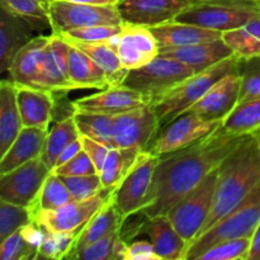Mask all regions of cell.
Masks as SVG:
<instances>
[{"mask_svg":"<svg viewBox=\"0 0 260 260\" xmlns=\"http://www.w3.org/2000/svg\"><path fill=\"white\" fill-rule=\"evenodd\" d=\"M244 136L218 128L201 141L160 156L152 179L146 217L165 215L187 193L215 172Z\"/></svg>","mask_w":260,"mask_h":260,"instance_id":"6da1fadb","label":"cell"},{"mask_svg":"<svg viewBox=\"0 0 260 260\" xmlns=\"http://www.w3.org/2000/svg\"><path fill=\"white\" fill-rule=\"evenodd\" d=\"M259 183L260 145L256 136L246 135L218 167L213 206L202 233L236 207Z\"/></svg>","mask_w":260,"mask_h":260,"instance_id":"7a4b0ae2","label":"cell"},{"mask_svg":"<svg viewBox=\"0 0 260 260\" xmlns=\"http://www.w3.org/2000/svg\"><path fill=\"white\" fill-rule=\"evenodd\" d=\"M239 69L240 60L236 56H231L207 70L193 74L165 95L160 96L157 101L151 103L159 118L160 128L182 113L189 111L220 79Z\"/></svg>","mask_w":260,"mask_h":260,"instance_id":"3957f363","label":"cell"},{"mask_svg":"<svg viewBox=\"0 0 260 260\" xmlns=\"http://www.w3.org/2000/svg\"><path fill=\"white\" fill-rule=\"evenodd\" d=\"M260 222V183L236 207L203 231L187 249L184 260H197L211 246L233 239L253 238Z\"/></svg>","mask_w":260,"mask_h":260,"instance_id":"277c9868","label":"cell"},{"mask_svg":"<svg viewBox=\"0 0 260 260\" xmlns=\"http://www.w3.org/2000/svg\"><path fill=\"white\" fill-rule=\"evenodd\" d=\"M217 169L165 213L175 230L185 240L188 248L201 235L210 217L217 183Z\"/></svg>","mask_w":260,"mask_h":260,"instance_id":"5b68a950","label":"cell"},{"mask_svg":"<svg viewBox=\"0 0 260 260\" xmlns=\"http://www.w3.org/2000/svg\"><path fill=\"white\" fill-rule=\"evenodd\" d=\"M259 13L260 9L256 3L198 0L196 4L180 13L175 20L223 33L226 30L244 27Z\"/></svg>","mask_w":260,"mask_h":260,"instance_id":"8992f818","label":"cell"},{"mask_svg":"<svg viewBox=\"0 0 260 260\" xmlns=\"http://www.w3.org/2000/svg\"><path fill=\"white\" fill-rule=\"evenodd\" d=\"M194 74L187 65L175 58L159 55L135 70H128L123 85L144 94L151 103Z\"/></svg>","mask_w":260,"mask_h":260,"instance_id":"52a82bcc","label":"cell"},{"mask_svg":"<svg viewBox=\"0 0 260 260\" xmlns=\"http://www.w3.org/2000/svg\"><path fill=\"white\" fill-rule=\"evenodd\" d=\"M160 156L141 151L126 177L113 190V202L124 221L141 212L150 201L152 179Z\"/></svg>","mask_w":260,"mask_h":260,"instance_id":"ba28073f","label":"cell"},{"mask_svg":"<svg viewBox=\"0 0 260 260\" xmlns=\"http://www.w3.org/2000/svg\"><path fill=\"white\" fill-rule=\"evenodd\" d=\"M52 33L93 25H119L123 23L118 7L91 5L66 0H46Z\"/></svg>","mask_w":260,"mask_h":260,"instance_id":"9c48e42d","label":"cell"},{"mask_svg":"<svg viewBox=\"0 0 260 260\" xmlns=\"http://www.w3.org/2000/svg\"><path fill=\"white\" fill-rule=\"evenodd\" d=\"M221 124L222 121H210L196 112L187 111L160 128L147 151L156 156L178 151L210 136Z\"/></svg>","mask_w":260,"mask_h":260,"instance_id":"30bf717a","label":"cell"},{"mask_svg":"<svg viewBox=\"0 0 260 260\" xmlns=\"http://www.w3.org/2000/svg\"><path fill=\"white\" fill-rule=\"evenodd\" d=\"M113 188H103L93 197L83 201H73L57 210L41 211L35 216L47 233H76L108 202L113 196Z\"/></svg>","mask_w":260,"mask_h":260,"instance_id":"8fae6325","label":"cell"},{"mask_svg":"<svg viewBox=\"0 0 260 260\" xmlns=\"http://www.w3.org/2000/svg\"><path fill=\"white\" fill-rule=\"evenodd\" d=\"M160 131L159 118L151 104L117 114L113 123L116 147L147 151Z\"/></svg>","mask_w":260,"mask_h":260,"instance_id":"7c38bea8","label":"cell"},{"mask_svg":"<svg viewBox=\"0 0 260 260\" xmlns=\"http://www.w3.org/2000/svg\"><path fill=\"white\" fill-rule=\"evenodd\" d=\"M52 170L40 157L0 175V200L30 207Z\"/></svg>","mask_w":260,"mask_h":260,"instance_id":"4fadbf2b","label":"cell"},{"mask_svg":"<svg viewBox=\"0 0 260 260\" xmlns=\"http://www.w3.org/2000/svg\"><path fill=\"white\" fill-rule=\"evenodd\" d=\"M119 231L126 233L127 238H135L142 234L146 235L160 260H184L187 243L165 215L155 217H146L144 215L141 222L129 225L127 229L121 226Z\"/></svg>","mask_w":260,"mask_h":260,"instance_id":"5bb4252c","label":"cell"},{"mask_svg":"<svg viewBox=\"0 0 260 260\" xmlns=\"http://www.w3.org/2000/svg\"><path fill=\"white\" fill-rule=\"evenodd\" d=\"M117 53L126 70H135L159 56L160 47L151 28L123 22L117 36Z\"/></svg>","mask_w":260,"mask_h":260,"instance_id":"9a60e30c","label":"cell"},{"mask_svg":"<svg viewBox=\"0 0 260 260\" xmlns=\"http://www.w3.org/2000/svg\"><path fill=\"white\" fill-rule=\"evenodd\" d=\"M198 0H122L118 10L123 22L156 27L177 19Z\"/></svg>","mask_w":260,"mask_h":260,"instance_id":"2e32d148","label":"cell"},{"mask_svg":"<svg viewBox=\"0 0 260 260\" xmlns=\"http://www.w3.org/2000/svg\"><path fill=\"white\" fill-rule=\"evenodd\" d=\"M149 104H151L149 98L123 84L108 86L98 93L74 101L76 112H93L113 116Z\"/></svg>","mask_w":260,"mask_h":260,"instance_id":"e0dca14e","label":"cell"},{"mask_svg":"<svg viewBox=\"0 0 260 260\" xmlns=\"http://www.w3.org/2000/svg\"><path fill=\"white\" fill-rule=\"evenodd\" d=\"M241 90L240 69L217 81L189 111L210 121H222L239 104Z\"/></svg>","mask_w":260,"mask_h":260,"instance_id":"ac0fdd59","label":"cell"},{"mask_svg":"<svg viewBox=\"0 0 260 260\" xmlns=\"http://www.w3.org/2000/svg\"><path fill=\"white\" fill-rule=\"evenodd\" d=\"M33 23L0 5V71L9 70L15 55L36 37Z\"/></svg>","mask_w":260,"mask_h":260,"instance_id":"d6986e66","label":"cell"},{"mask_svg":"<svg viewBox=\"0 0 260 260\" xmlns=\"http://www.w3.org/2000/svg\"><path fill=\"white\" fill-rule=\"evenodd\" d=\"M70 45L60 35L51 33L40 76V89L51 91L75 90L69 79Z\"/></svg>","mask_w":260,"mask_h":260,"instance_id":"ffe728a7","label":"cell"},{"mask_svg":"<svg viewBox=\"0 0 260 260\" xmlns=\"http://www.w3.org/2000/svg\"><path fill=\"white\" fill-rule=\"evenodd\" d=\"M159 55L175 58L180 61L196 73L212 68L222 62L226 58L234 56L231 48L222 38L211 42L196 43V45L183 46V47L161 48Z\"/></svg>","mask_w":260,"mask_h":260,"instance_id":"44dd1931","label":"cell"},{"mask_svg":"<svg viewBox=\"0 0 260 260\" xmlns=\"http://www.w3.org/2000/svg\"><path fill=\"white\" fill-rule=\"evenodd\" d=\"M48 41L50 36H36L15 55L8 70L14 84L40 89V76Z\"/></svg>","mask_w":260,"mask_h":260,"instance_id":"7402d4cb","label":"cell"},{"mask_svg":"<svg viewBox=\"0 0 260 260\" xmlns=\"http://www.w3.org/2000/svg\"><path fill=\"white\" fill-rule=\"evenodd\" d=\"M17 103L23 127H41L50 129L55 103L53 91L17 85Z\"/></svg>","mask_w":260,"mask_h":260,"instance_id":"603a6c76","label":"cell"},{"mask_svg":"<svg viewBox=\"0 0 260 260\" xmlns=\"http://www.w3.org/2000/svg\"><path fill=\"white\" fill-rule=\"evenodd\" d=\"M48 129L41 127H23L8 151L0 156V175L40 157L45 149Z\"/></svg>","mask_w":260,"mask_h":260,"instance_id":"cb8c5ba5","label":"cell"},{"mask_svg":"<svg viewBox=\"0 0 260 260\" xmlns=\"http://www.w3.org/2000/svg\"><path fill=\"white\" fill-rule=\"evenodd\" d=\"M151 30L156 37L160 50L211 42L222 38V33L217 30L207 29L200 25L178 22V20H172L161 25L151 27Z\"/></svg>","mask_w":260,"mask_h":260,"instance_id":"d4e9b609","label":"cell"},{"mask_svg":"<svg viewBox=\"0 0 260 260\" xmlns=\"http://www.w3.org/2000/svg\"><path fill=\"white\" fill-rule=\"evenodd\" d=\"M61 37L70 45L80 48L83 52H85L89 57H91V60L95 61L106 71L109 80V86L123 84L128 70L123 68L118 57V53H117V37L106 41H95V42L73 40V38L63 37V36H61Z\"/></svg>","mask_w":260,"mask_h":260,"instance_id":"484cf974","label":"cell"},{"mask_svg":"<svg viewBox=\"0 0 260 260\" xmlns=\"http://www.w3.org/2000/svg\"><path fill=\"white\" fill-rule=\"evenodd\" d=\"M22 128L17 85L12 79H3L0 84V156L8 151Z\"/></svg>","mask_w":260,"mask_h":260,"instance_id":"4316f807","label":"cell"},{"mask_svg":"<svg viewBox=\"0 0 260 260\" xmlns=\"http://www.w3.org/2000/svg\"><path fill=\"white\" fill-rule=\"evenodd\" d=\"M70 45V43H69ZM69 79L74 89H106L109 86L106 71L75 46L69 50Z\"/></svg>","mask_w":260,"mask_h":260,"instance_id":"83f0119b","label":"cell"},{"mask_svg":"<svg viewBox=\"0 0 260 260\" xmlns=\"http://www.w3.org/2000/svg\"><path fill=\"white\" fill-rule=\"evenodd\" d=\"M122 223H123V220L119 216L118 210L113 202V198H111L81 229L80 234L75 241V245L66 259H70L74 254L78 253L79 250L85 248L89 244L109 235L113 231L119 230Z\"/></svg>","mask_w":260,"mask_h":260,"instance_id":"f1b7e54d","label":"cell"},{"mask_svg":"<svg viewBox=\"0 0 260 260\" xmlns=\"http://www.w3.org/2000/svg\"><path fill=\"white\" fill-rule=\"evenodd\" d=\"M79 137H80V132H79L74 117L53 122L48 129L47 140H46L41 159L51 170H53L61 152Z\"/></svg>","mask_w":260,"mask_h":260,"instance_id":"f546056e","label":"cell"},{"mask_svg":"<svg viewBox=\"0 0 260 260\" xmlns=\"http://www.w3.org/2000/svg\"><path fill=\"white\" fill-rule=\"evenodd\" d=\"M221 128L229 134L246 136L260 134V98L239 103L223 119Z\"/></svg>","mask_w":260,"mask_h":260,"instance_id":"4dcf8cb0","label":"cell"},{"mask_svg":"<svg viewBox=\"0 0 260 260\" xmlns=\"http://www.w3.org/2000/svg\"><path fill=\"white\" fill-rule=\"evenodd\" d=\"M141 150L113 147L109 150L99 175L104 188H116L134 167Z\"/></svg>","mask_w":260,"mask_h":260,"instance_id":"1f68e13d","label":"cell"},{"mask_svg":"<svg viewBox=\"0 0 260 260\" xmlns=\"http://www.w3.org/2000/svg\"><path fill=\"white\" fill-rule=\"evenodd\" d=\"M74 118L80 136L90 137L111 149L116 147L113 140V123L116 116L93 112H75Z\"/></svg>","mask_w":260,"mask_h":260,"instance_id":"d6a6232c","label":"cell"},{"mask_svg":"<svg viewBox=\"0 0 260 260\" xmlns=\"http://www.w3.org/2000/svg\"><path fill=\"white\" fill-rule=\"evenodd\" d=\"M73 201V197H71L70 192H69L68 187L62 182V179L57 174L51 172V174L48 175L45 184H43L42 189H41L40 194H38L37 200L33 203V206L29 207L33 216V221H35V216L41 211L57 210V208L62 207V206L68 205Z\"/></svg>","mask_w":260,"mask_h":260,"instance_id":"836d02e7","label":"cell"},{"mask_svg":"<svg viewBox=\"0 0 260 260\" xmlns=\"http://www.w3.org/2000/svg\"><path fill=\"white\" fill-rule=\"evenodd\" d=\"M222 40L240 61L260 56V38L246 29L245 25L223 32Z\"/></svg>","mask_w":260,"mask_h":260,"instance_id":"e575fe53","label":"cell"},{"mask_svg":"<svg viewBox=\"0 0 260 260\" xmlns=\"http://www.w3.org/2000/svg\"><path fill=\"white\" fill-rule=\"evenodd\" d=\"M251 236L218 243L201 254L197 260H249Z\"/></svg>","mask_w":260,"mask_h":260,"instance_id":"d590c367","label":"cell"},{"mask_svg":"<svg viewBox=\"0 0 260 260\" xmlns=\"http://www.w3.org/2000/svg\"><path fill=\"white\" fill-rule=\"evenodd\" d=\"M30 222L33 216L29 207L0 200V241Z\"/></svg>","mask_w":260,"mask_h":260,"instance_id":"8d00e7d4","label":"cell"},{"mask_svg":"<svg viewBox=\"0 0 260 260\" xmlns=\"http://www.w3.org/2000/svg\"><path fill=\"white\" fill-rule=\"evenodd\" d=\"M80 231L76 233H46L40 248H38V259H66L73 250L75 241Z\"/></svg>","mask_w":260,"mask_h":260,"instance_id":"74e56055","label":"cell"},{"mask_svg":"<svg viewBox=\"0 0 260 260\" xmlns=\"http://www.w3.org/2000/svg\"><path fill=\"white\" fill-rule=\"evenodd\" d=\"M0 5L29 20L38 30H41V25L51 27L47 8L42 0H0Z\"/></svg>","mask_w":260,"mask_h":260,"instance_id":"f35d334b","label":"cell"},{"mask_svg":"<svg viewBox=\"0 0 260 260\" xmlns=\"http://www.w3.org/2000/svg\"><path fill=\"white\" fill-rule=\"evenodd\" d=\"M0 258L2 260H36L38 259V250L27 240L20 228L2 241Z\"/></svg>","mask_w":260,"mask_h":260,"instance_id":"ab89813d","label":"cell"},{"mask_svg":"<svg viewBox=\"0 0 260 260\" xmlns=\"http://www.w3.org/2000/svg\"><path fill=\"white\" fill-rule=\"evenodd\" d=\"M241 90L239 103L260 98V56L240 61Z\"/></svg>","mask_w":260,"mask_h":260,"instance_id":"60d3db41","label":"cell"},{"mask_svg":"<svg viewBox=\"0 0 260 260\" xmlns=\"http://www.w3.org/2000/svg\"><path fill=\"white\" fill-rule=\"evenodd\" d=\"M60 177V175H58ZM68 187L74 201H83L93 197L103 189L101 175L96 174L79 175V177H60Z\"/></svg>","mask_w":260,"mask_h":260,"instance_id":"b9f144b4","label":"cell"},{"mask_svg":"<svg viewBox=\"0 0 260 260\" xmlns=\"http://www.w3.org/2000/svg\"><path fill=\"white\" fill-rule=\"evenodd\" d=\"M119 236V230L113 231L109 235L89 244L85 248L74 254L70 259L80 260H112V253L117 238Z\"/></svg>","mask_w":260,"mask_h":260,"instance_id":"7bdbcfd3","label":"cell"},{"mask_svg":"<svg viewBox=\"0 0 260 260\" xmlns=\"http://www.w3.org/2000/svg\"><path fill=\"white\" fill-rule=\"evenodd\" d=\"M122 24L119 25H93V27H84L70 29L68 32L58 33L63 37L73 38L78 41H85V42H95V41L111 40L118 36L121 32Z\"/></svg>","mask_w":260,"mask_h":260,"instance_id":"ee69618b","label":"cell"},{"mask_svg":"<svg viewBox=\"0 0 260 260\" xmlns=\"http://www.w3.org/2000/svg\"><path fill=\"white\" fill-rule=\"evenodd\" d=\"M52 172L60 177H79V175L96 174L98 169L91 161L90 157L88 156V154L84 150H81L76 156H74L65 164L55 168Z\"/></svg>","mask_w":260,"mask_h":260,"instance_id":"f6af8a7d","label":"cell"},{"mask_svg":"<svg viewBox=\"0 0 260 260\" xmlns=\"http://www.w3.org/2000/svg\"><path fill=\"white\" fill-rule=\"evenodd\" d=\"M80 140L81 145H83V150L88 154V156L90 157L91 161L94 162V165H95V168L98 169L99 173L102 167H103L104 161H106L107 155H108L111 147L102 144V142L95 141V140L90 139V137L80 136Z\"/></svg>","mask_w":260,"mask_h":260,"instance_id":"bcb514c9","label":"cell"},{"mask_svg":"<svg viewBox=\"0 0 260 260\" xmlns=\"http://www.w3.org/2000/svg\"><path fill=\"white\" fill-rule=\"evenodd\" d=\"M68 93L69 91H53L55 103H53L52 123L75 116L76 109L74 106V101L68 98Z\"/></svg>","mask_w":260,"mask_h":260,"instance_id":"7dc6e473","label":"cell"},{"mask_svg":"<svg viewBox=\"0 0 260 260\" xmlns=\"http://www.w3.org/2000/svg\"><path fill=\"white\" fill-rule=\"evenodd\" d=\"M127 260H160L151 241L137 240L128 243Z\"/></svg>","mask_w":260,"mask_h":260,"instance_id":"c3c4849f","label":"cell"},{"mask_svg":"<svg viewBox=\"0 0 260 260\" xmlns=\"http://www.w3.org/2000/svg\"><path fill=\"white\" fill-rule=\"evenodd\" d=\"M81 150H83V145H81V140H80V137H79L78 140H75V141L71 142V144L69 145L68 147H65V150L61 152V155L58 156L55 168H57V167H60V165L68 162L69 160H71L74 156H76V155H78Z\"/></svg>","mask_w":260,"mask_h":260,"instance_id":"681fc988","label":"cell"},{"mask_svg":"<svg viewBox=\"0 0 260 260\" xmlns=\"http://www.w3.org/2000/svg\"><path fill=\"white\" fill-rule=\"evenodd\" d=\"M127 250H128V243L118 236L113 246L112 260H127Z\"/></svg>","mask_w":260,"mask_h":260,"instance_id":"f907efd6","label":"cell"},{"mask_svg":"<svg viewBox=\"0 0 260 260\" xmlns=\"http://www.w3.org/2000/svg\"><path fill=\"white\" fill-rule=\"evenodd\" d=\"M249 260H260V222L251 238V248Z\"/></svg>","mask_w":260,"mask_h":260,"instance_id":"816d5d0a","label":"cell"},{"mask_svg":"<svg viewBox=\"0 0 260 260\" xmlns=\"http://www.w3.org/2000/svg\"><path fill=\"white\" fill-rule=\"evenodd\" d=\"M66 2L83 3V4L91 5H106V7H118L122 0H66Z\"/></svg>","mask_w":260,"mask_h":260,"instance_id":"f5cc1de1","label":"cell"},{"mask_svg":"<svg viewBox=\"0 0 260 260\" xmlns=\"http://www.w3.org/2000/svg\"><path fill=\"white\" fill-rule=\"evenodd\" d=\"M245 28L248 30H250L254 36L260 38V13L258 15H255L254 18H251L248 22V24L245 25Z\"/></svg>","mask_w":260,"mask_h":260,"instance_id":"db71d44e","label":"cell"},{"mask_svg":"<svg viewBox=\"0 0 260 260\" xmlns=\"http://www.w3.org/2000/svg\"><path fill=\"white\" fill-rule=\"evenodd\" d=\"M234 2H246V3H259L260 0H234Z\"/></svg>","mask_w":260,"mask_h":260,"instance_id":"11a10c76","label":"cell"},{"mask_svg":"<svg viewBox=\"0 0 260 260\" xmlns=\"http://www.w3.org/2000/svg\"><path fill=\"white\" fill-rule=\"evenodd\" d=\"M256 139H258V141H259V145H260V134H259V135H256Z\"/></svg>","mask_w":260,"mask_h":260,"instance_id":"9f6ffc18","label":"cell"},{"mask_svg":"<svg viewBox=\"0 0 260 260\" xmlns=\"http://www.w3.org/2000/svg\"><path fill=\"white\" fill-rule=\"evenodd\" d=\"M256 4H258V7H259V9H260V2H259V3H256Z\"/></svg>","mask_w":260,"mask_h":260,"instance_id":"6f0895ef","label":"cell"},{"mask_svg":"<svg viewBox=\"0 0 260 260\" xmlns=\"http://www.w3.org/2000/svg\"><path fill=\"white\" fill-rule=\"evenodd\" d=\"M42 2H43V3H45V2H46V0H42ZM45 5H46V4H45Z\"/></svg>","mask_w":260,"mask_h":260,"instance_id":"680465c9","label":"cell"}]
</instances>
